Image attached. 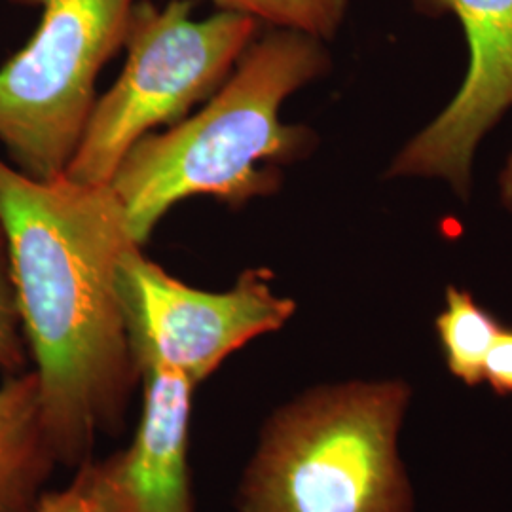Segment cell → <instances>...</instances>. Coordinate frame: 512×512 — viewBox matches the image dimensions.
<instances>
[{
	"label": "cell",
	"instance_id": "6da1fadb",
	"mask_svg": "<svg viewBox=\"0 0 512 512\" xmlns=\"http://www.w3.org/2000/svg\"><path fill=\"white\" fill-rule=\"evenodd\" d=\"M0 228L44 425L59 465L78 469L97 439L124 431L141 384L116 289L137 241L109 184L40 181L4 160Z\"/></svg>",
	"mask_w": 512,
	"mask_h": 512
},
{
	"label": "cell",
	"instance_id": "7a4b0ae2",
	"mask_svg": "<svg viewBox=\"0 0 512 512\" xmlns=\"http://www.w3.org/2000/svg\"><path fill=\"white\" fill-rule=\"evenodd\" d=\"M323 40L291 29L260 33L202 109L165 131L145 135L109 186L145 245L169 209L196 196L239 207L274 194L279 165L313 148V131L281 122L294 92L329 71Z\"/></svg>",
	"mask_w": 512,
	"mask_h": 512
},
{
	"label": "cell",
	"instance_id": "3957f363",
	"mask_svg": "<svg viewBox=\"0 0 512 512\" xmlns=\"http://www.w3.org/2000/svg\"><path fill=\"white\" fill-rule=\"evenodd\" d=\"M404 380L317 385L264 421L236 490L238 512H414L399 454Z\"/></svg>",
	"mask_w": 512,
	"mask_h": 512
},
{
	"label": "cell",
	"instance_id": "277c9868",
	"mask_svg": "<svg viewBox=\"0 0 512 512\" xmlns=\"http://www.w3.org/2000/svg\"><path fill=\"white\" fill-rule=\"evenodd\" d=\"M192 12L194 0L135 4L124 69L109 92L97 97L65 171L69 179L107 186L145 135L179 124L211 99L262 33V25L247 16L217 12L196 19Z\"/></svg>",
	"mask_w": 512,
	"mask_h": 512
},
{
	"label": "cell",
	"instance_id": "5b68a950",
	"mask_svg": "<svg viewBox=\"0 0 512 512\" xmlns=\"http://www.w3.org/2000/svg\"><path fill=\"white\" fill-rule=\"evenodd\" d=\"M37 8V31L0 67V143L12 164L65 175L97 101L105 65L124 50L139 0H10Z\"/></svg>",
	"mask_w": 512,
	"mask_h": 512
},
{
	"label": "cell",
	"instance_id": "8992f818",
	"mask_svg": "<svg viewBox=\"0 0 512 512\" xmlns=\"http://www.w3.org/2000/svg\"><path fill=\"white\" fill-rule=\"evenodd\" d=\"M116 289L139 372L167 366L196 387L232 353L283 329L296 311L294 300L275 293L264 268H249L232 289L211 293L167 274L137 243L120 256Z\"/></svg>",
	"mask_w": 512,
	"mask_h": 512
},
{
	"label": "cell",
	"instance_id": "52a82bcc",
	"mask_svg": "<svg viewBox=\"0 0 512 512\" xmlns=\"http://www.w3.org/2000/svg\"><path fill=\"white\" fill-rule=\"evenodd\" d=\"M450 12L469 44V71L452 103L420 131L389 169L391 177H440L469 192L482 137L512 107V0H418Z\"/></svg>",
	"mask_w": 512,
	"mask_h": 512
},
{
	"label": "cell",
	"instance_id": "ba28073f",
	"mask_svg": "<svg viewBox=\"0 0 512 512\" xmlns=\"http://www.w3.org/2000/svg\"><path fill=\"white\" fill-rule=\"evenodd\" d=\"M143 403L126 450L95 459L109 512H196L190 431L196 385L162 365L141 368Z\"/></svg>",
	"mask_w": 512,
	"mask_h": 512
},
{
	"label": "cell",
	"instance_id": "9c48e42d",
	"mask_svg": "<svg viewBox=\"0 0 512 512\" xmlns=\"http://www.w3.org/2000/svg\"><path fill=\"white\" fill-rule=\"evenodd\" d=\"M57 465L35 370L6 376L0 385V512L31 507Z\"/></svg>",
	"mask_w": 512,
	"mask_h": 512
},
{
	"label": "cell",
	"instance_id": "30bf717a",
	"mask_svg": "<svg viewBox=\"0 0 512 512\" xmlns=\"http://www.w3.org/2000/svg\"><path fill=\"white\" fill-rule=\"evenodd\" d=\"M435 329L450 374L469 387L482 384L486 357L503 325L473 294L450 285Z\"/></svg>",
	"mask_w": 512,
	"mask_h": 512
},
{
	"label": "cell",
	"instance_id": "8fae6325",
	"mask_svg": "<svg viewBox=\"0 0 512 512\" xmlns=\"http://www.w3.org/2000/svg\"><path fill=\"white\" fill-rule=\"evenodd\" d=\"M196 2V0H194ZM219 8L253 18L270 29H291L319 40L336 37L348 14V0H207Z\"/></svg>",
	"mask_w": 512,
	"mask_h": 512
},
{
	"label": "cell",
	"instance_id": "7c38bea8",
	"mask_svg": "<svg viewBox=\"0 0 512 512\" xmlns=\"http://www.w3.org/2000/svg\"><path fill=\"white\" fill-rule=\"evenodd\" d=\"M29 348L19 321L18 302L4 232L0 228V370L19 374L27 370Z\"/></svg>",
	"mask_w": 512,
	"mask_h": 512
},
{
	"label": "cell",
	"instance_id": "4fadbf2b",
	"mask_svg": "<svg viewBox=\"0 0 512 512\" xmlns=\"http://www.w3.org/2000/svg\"><path fill=\"white\" fill-rule=\"evenodd\" d=\"M19 512H109L99 486L95 459L86 461L76 469L73 482L57 492H48Z\"/></svg>",
	"mask_w": 512,
	"mask_h": 512
},
{
	"label": "cell",
	"instance_id": "5bb4252c",
	"mask_svg": "<svg viewBox=\"0 0 512 512\" xmlns=\"http://www.w3.org/2000/svg\"><path fill=\"white\" fill-rule=\"evenodd\" d=\"M484 382L495 395H512V329H501L484 363Z\"/></svg>",
	"mask_w": 512,
	"mask_h": 512
},
{
	"label": "cell",
	"instance_id": "9a60e30c",
	"mask_svg": "<svg viewBox=\"0 0 512 512\" xmlns=\"http://www.w3.org/2000/svg\"><path fill=\"white\" fill-rule=\"evenodd\" d=\"M499 188H501V200L512 209V154L509 162L505 165L501 179H499Z\"/></svg>",
	"mask_w": 512,
	"mask_h": 512
}]
</instances>
